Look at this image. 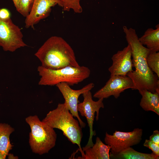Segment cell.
Masks as SVG:
<instances>
[{"label":"cell","mask_w":159,"mask_h":159,"mask_svg":"<svg viewBox=\"0 0 159 159\" xmlns=\"http://www.w3.org/2000/svg\"><path fill=\"white\" fill-rule=\"evenodd\" d=\"M147 64L151 70L159 78V52L151 51L146 58Z\"/></svg>","instance_id":"obj_18"},{"label":"cell","mask_w":159,"mask_h":159,"mask_svg":"<svg viewBox=\"0 0 159 159\" xmlns=\"http://www.w3.org/2000/svg\"><path fill=\"white\" fill-rule=\"evenodd\" d=\"M82 95L83 100L82 102L78 103L77 110L82 116L86 118L90 130L89 140L86 145L82 148L83 149L91 147L94 144L92 137L96 134L93 129L95 113H96V119L97 121L99 119L100 110L101 108H104V106L103 102V99H99L96 101L93 100L90 91L86 92Z\"/></svg>","instance_id":"obj_7"},{"label":"cell","mask_w":159,"mask_h":159,"mask_svg":"<svg viewBox=\"0 0 159 159\" xmlns=\"http://www.w3.org/2000/svg\"><path fill=\"white\" fill-rule=\"evenodd\" d=\"M11 13L9 11L5 8H0V19L6 20L11 18Z\"/></svg>","instance_id":"obj_22"},{"label":"cell","mask_w":159,"mask_h":159,"mask_svg":"<svg viewBox=\"0 0 159 159\" xmlns=\"http://www.w3.org/2000/svg\"><path fill=\"white\" fill-rule=\"evenodd\" d=\"M132 50L130 46L128 44L121 50L118 51L112 57V65L108 71L110 77L114 75H127V73L133 71Z\"/></svg>","instance_id":"obj_12"},{"label":"cell","mask_w":159,"mask_h":159,"mask_svg":"<svg viewBox=\"0 0 159 159\" xmlns=\"http://www.w3.org/2000/svg\"><path fill=\"white\" fill-rule=\"evenodd\" d=\"M12 0V1L14 3V6L16 9L18 7L19 0Z\"/></svg>","instance_id":"obj_25"},{"label":"cell","mask_w":159,"mask_h":159,"mask_svg":"<svg viewBox=\"0 0 159 159\" xmlns=\"http://www.w3.org/2000/svg\"><path fill=\"white\" fill-rule=\"evenodd\" d=\"M84 155L82 159H110V147L104 144L99 137L95 143L90 147L82 149Z\"/></svg>","instance_id":"obj_13"},{"label":"cell","mask_w":159,"mask_h":159,"mask_svg":"<svg viewBox=\"0 0 159 159\" xmlns=\"http://www.w3.org/2000/svg\"><path fill=\"white\" fill-rule=\"evenodd\" d=\"M34 0H19L16 10L24 16L29 15L33 6Z\"/></svg>","instance_id":"obj_20"},{"label":"cell","mask_w":159,"mask_h":159,"mask_svg":"<svg viewBox=\"0 0 159 159\" xmlns=\"http://www.w3.org/2000/svg\"><path fill=\"white\" fill-rule=\"evenodd\" d=\"M25 120L31 129L29 144L32 151L39 155L48 153L56 144L57 135L54 129L37 115H30Z\"/></svg>","instance_id":"obj_4"},{"label":"cell","mask_w":159,"mask_h":159,"mask_svg":"<svg viewBox=\"0 0 159 159\" xmlns=\"http://www.w3.org/2000/svg\"><path fill=\"white\" fill-rule=\"evenodd\" d=\"M94 84L90 83L78 90L72 89L67 84L62 82L56 86L60 91L67 104L70 112L74 117H76L82 128L85 127L86 124L80 118L77 110L78 98L80 96L88 91H90L94 87Z\"/></svg>","instance_id":"obj_10"},{"label":"cell","mask_w":159,"mask_h":159,"mask_svg":"<svg viewBox=\"0 0 159 159\" xmlns=\"http://www.w3.org/2000/svg\"><path fill=\"white\" fill-rule=\"evenodd\" d=\"M156 29L152 28L147 29L144 34L138 38L140 43L146 46L147 48L152 52H158L159 51V24L155 26Z\"/></svg>","instance_id":"obj_15"},{"label":"cell","mask_w":159,"mask_h":159,"mask_svg":"<svg viewBox=\"0 0 159 159\" xmlns=\"http://www.w3.org/2000/svg\"><path fill=\"white\" fill-rule=\"evenodd\" d=\"M14 131V128L9 124L0 123V152L4 159L13 146L11 143L10 136Z\"/></svg>","instance_id":"obj_16"},{"label":"cell","mask_w":159,"mask_h":159,"mask_svg":"<svg viewBox=\"0 0 159 159\" xmlns=\"http://www.w3.org/2000/svg\"><path fill=\"white\" fill-rule=\"evenodd\" d=\"M142 96L140 103L144 110L153 111L159 115V93H152L146 90L139 91Z\"/></svg>","instance_id":"obj_14"},{"label":"cell","mask_w":159,"mask_h":159,"mask_svg":"<svg viewBox=\"0 0 159 159\" xmlns=\"http://www.w3.org/2000/svg\"><path fill=\"white\" fill-rule=\"evenodd\" d=\"M23 37L21 29L12 22L11 18L0 19V46L4 51L13 52L26 46Z\"/></svg>","instance_id":"obj_6"},{"label":"cell","mask_w":159,"mask_h":159,"mask_svg":"<svg viewBox=\"0 0 159 159\" xmlns=\"http://www.w3.org/2000/svg\"><path fill=\"white\" fill-rule=\"evenodd\" d=\"M37 71L41 77L38 84L54 86L62 82L69 86L77 84L88 78L90 71L85 66H68L58 69H52L39 66Z\"/></svg>","instance_id":"obj_5"},{"label":"cell","mask_w":159,"mask_h":159,"mask_svg":"<svg viewBox=\"0 0 159 159\" xmlns=\"http://www.w3.org/2000/svg\"><path fill=\"white\" fill-rule=\"evenodd\" d=\"M46 68L58 69L71 66H80L74 51L63 38L52 36L48 39L35 54Z\"/></svg>","instance_id":"obj_2"},{"label":"cell","mask_w":159,"mask_h":159,"mask_svg":"<svg viewBox=\"0 0 159 159\" xmlns=\"http://www.w3.org/2000/svg\"><path fill=\"white\" fill-rule=\"evenodd\" d=\"M149 140L159 145V131L158 130L153 131V134L149 137Z\"/></svg>","instance_id":"obj_23"},{"label":"cell","mask_w":159,"mask_h":159,"mask_svg":"<svg viewBox=\"0 0 159 159\" xmlns=\"http://www.w3.org/2000/svg\"><path fill=\"white\" fill-rule=\"evenodd\" d=\"M143 130L136 128L130 132L116 131L112 135L106 132V144L110 147V154H117L124 149L139 144L142 140Z\"/></svg>","instance_id":"obj_8"},{"label":"cell","mask_w":159,"mask_h":159,"mask_svg":"<svg viewBox=\"0 0 159 159\" xmlns=\"http://www.w3.org/2000/svg\"><path fill=\"white\" fill-rule=\"evenodd\" d=\"M69 110L65 102L59 103L57 107L50 111L42 121L52 128L61 130L64 135L73 144H76L82 156L84 152L81 146L83 136L82 128L78 120H76Z\"/></svg>","instance_id":"obj_3"},{"label":"cell","mask_w":159,"mask_h":159,"mask_svg":"<svg viewBox=\"0 0 159 159\" xmlns=\"http://www.w3.org/2000/svg\"><path fill=\"white\" fill-rule=\"evenodd\" d=\"M123 29L131 47L132 61L135 68V71L127 74L133 83L132 90L139 91L145 89L152 93H159V77L150 69L146 62L147 56L151 50L140 43L135 29L124 26Z\"/></svg>","instance_id":"obj_1"},{"label":"cell","mask_w":159,"mask_h":159,"mask_svg":"<svg viewBox=\"0 0 159 159\" xmlns=\"http://www.w3.org/2000/svg\"><path fill=\"white\" fill-rule=\"evenodd\" d=\"M133 83L127 75H116L111 76L105 85L96 92L93 97L100 99L107 98L113 96L117 99L125 90L134 88Z\"/></svg>","instance_id":"obj_9"},{"label":"cell","mask_w":159,"mask_h":159,"mask_svg":"<svg viewBox=\"0 0 159 159\" xmlns=\"http://www.w3.org/2000/svg\"><path fill=\"white\" fill-rule=\"evenodd\" d=\"M62 7L60 0H34L31 10L25 20L26 28L34 25L49 15L51 8L56 4Z\"/></svg>","instance_id":"obj_11"},{"label":"cell","mask_w":159,"mask_h":159,"mask_svg":"<svg viewBox=\"0 0 159 159\" xmlns=\"http://www.w3.org/2000/svg\"><path fill=\"white\" fill-rule=\"evenodd\" d=\"M9 159H17L18 158L17 156H15L13 154L9 153L8 155Z\"/></svg>","instance_id":"obj_24"},{"label":"cell","mask_w":159,"mask_h":159,"mask_svg":"<svg viewBox=\"0 0 159 159\" xmlns=\"http://www.w3.org/2000/svg\"><path fill=\"white\" fill-rule=\"evenodd\" d=\"M0 159H4L2 155L0 152Z\"/></svg>","instance_id":"obj_26"},{"label":"cell","mask_w":159,"mask_h":159,"mask_svg":"<svg viewBox=\"0 0 159 159\" xmlns=\"http://www.w3.org/2000/svg\"><path fill=\"white\" fill-rule=\"evenodd\" d=\"M110 158L118 159H159L158 156L152 153H143L138 152L129 147L116 154L110 153Z\"/></svg>","instance_id":"obj_17"},{"label":"cell","mask_w":159,"mask_h":159,"mask_svg":"<svg viewBox=\"0 0 159 159\" xmlns=\"http://www.w3.org/2000/svg\"><path fill=\"white\" fill-rule=\"evenodd\" d=\"M62 4L64 11H69L72 9L76 13H80L82 11V9L80 4V0H60Z\"/></svg>","instance_id":"obj_19"},{"label":"cell","mask_w":159,"mask_h":159,"mask_svg":"<svg viewBox=\"0 0 159 159\" xmlns=\"http://www.w3.org/2000/svg\"><path fill=\"white\" fill-rule=\"evenodd\" d=\"M144 146L150 149L152 153L159 156V145L148 139H146L143 143Z\"/></svg>","instance_id":"obj_21"}]
</instances>
